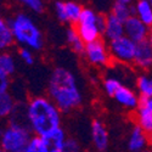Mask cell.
Listing matches in <instances>:
<instances>
[{"mask_svg":"<svg viewBox=\"0 0 152 152\" xmlns=\"http://www.w3.org/2000/svg\"><path fill=\"white\" fill-rule=\"evenodd\" d=\"M23 152H45L44 150V145L42 141V137L39 136H33L31 139L29 144L26 146Z\"/></svg>","mask_w":152,"mask_h":152,"instance_id":"4316f807","label":"cell"},{"mask_svg":"<svg viewBox=\"0 0 152 152\" xmlns=\"http://www.w3.org/2000/svg\"><path fill=\"white\" fill-rule=\"evenodd\" d=\"M136 91L141 99L152 97V71L142 72L135 79Z\"/></svg>","mask_w":152,"mask_h":152,"instance_id":"ac0fdd59","label":"cell"},{"mask_svg":"<svg viewBox=\"0 0 152 152\" xmlns=\"http://www.w3.org/2000/svg\"><path fill=\"white\" fill-rule=\"evenodd\" d=\"M0 71L5 73L7 77L16 72V60L9 51L0 53Z\"/></svg>","mask_w":152,"mask_h":152,"instance_id":"603a6c76","label":"cell"},{"mask_svg":"<svg viewBox=\"0 0 152 152\" xmlns=\"http://www.w3.org/2000/svg\"><path fill=\"white\" fill-rule=\"evenodd\" d=\"M83 55L86 61L95 67H106L112 61L108 44L104 39H99L96 42L86 44Z\"/></svg>","mask_w":152,"mask_h":152,"instance_id":"52a82bcc","label":"cell"},{"mask_svg":"<svg viewBox=\"0 0 152 152\" xmlns=\"http://www.w3.org/2000/svg\"><path fill=\"white\" fill-rule=\"evenodd\" d=\"M0 152H4V151H3V148H1V146H0Z\"/></svg>","mask_w":152,"mask_h":152,"instance_id":"d6a6232c","label":"cell"},{"mask_svg":"<svg viewBox=\"0 0 152 152\" xmlns=\"http://www.w3.org/2000/svg\"><path fill=\"white\" fill-rule=\"evenodd\" d=\"M133 65L142 72L152 71V46L148 40L136 44Z\"/></svg>","mask_w":152,"mask_h":152,"instance_id":"4fadbf2b","label":"cell"},{"mask_svg":"<svg viewBox=\"0 0 152 152\" xmlns=\"http://www.w3.org/2000/svg\"><path fill=\"white\" fill-rule=\"evenodd\" d=\"M63 152H83V148L78 140H75L73 137H67Z\"/></svg>","mask_w":152,"mask_h":152,"instance_id":"83f0119b","label":"cell"},{"mask_svg":"<svg viewBox=\"0 0 152 152\" xmlns=\"http://www.w3.org/2000/svg\"><path fill=\"white\" fill-rule=\"evenodd\" d=\"M144 152H152V148H147L146 151H144Z\"/></svg>","mask_w":152,"mask_h":152,"instance_id":"1f68e13d","label":"cell"},{"mask_svg":"<svg viewBox=\"0 0 152 152\" xmlns=\"http://www.w3.org/2000/svg\"><path fill=\"white\" fill-rule=\"evenodd\" d=\"M53 9L60 22L75 26L84 6L77 1H55L53 4Z\"/></svg>","mask_w":152,"mask_h":152,"instance_id":"ba28073f","label":"cell"},{"mask_svg":"<svg viewBox=\"0 0 152 152\" xmlns=\"http://www.w3.org/2000/svg\"><path fill=\"white\" fill-rule=\"evenodd\" d=\"M45 152H63L67 141V134L63 128H58L42 137Z\"/></svg>","mask_w":152,"mask_h":152,"instance_id":"5bb4252c","label":"cell"},{"mask_svg":"<svg viewBox=\"0 0 152 152\" xmlns=\"http://www.w3.org/2000/svg\"><path fill=\"white\" fill-rule=\"evenodd\" d=\"M106 15L97 12L94 7L84 6L82 15L74 26L79 37L85 44L102 39L104 28H105Z\"/></svg>","mask_w":152,"mask_h":152,"instance_id":"5b68a950","label":"cell"},{"mask_svg":"<svg viewBox=\"0 0 152 152\" xmlns=\"http://www.w3.org/2000/svg\"><path fill=\"white\" fill-rule=\"evenodd\" d=\"M148 42H150V44H151V46H152V35H150V38H148Z\"/></svg>","mask_w":152,"mask_h":152,"instance_id":"4dcf8cb0","label":"cell"},{"mask_svg":"<svg viewBox=\"0 0 152 152\" xmlns=\"http://www.w3.org/2000/svg\"><path fill=\"white\" fill-rule=\"evenodd\" d=\"M11 31L15 42L21 48L39 51L44 48V35L37 22L27 12H17L10 20Z\"/></svg>","mask_w":152,"mask_h":152,"instance_id":"277c9868","label":"cell"},{"mask_svg":"<svg viewBox=\"0 0 152 152\" xmlns=\"http://www.w3.org/2000/svg\"><path fill=\"white\" fill-rule=\"evenodd\" d=\"M140 106H144L146 110H148V111L152 113V97L141 99V100H140Z\"/></svg>","mask_w":152,"mask_h":152,"instance_id":"f546056e","label":"cell"},{"mask_svg":"<svg viewBox=\"0 0 152 152\" xmlns=\"http://www.w3.org/2000/svg\"><path fill=\"white\" fill-rule=\"evenodd\" d=\"M112 99H115L116 102L123 108L130 111H136L139 106H140V100H141L137 91H135L133 88H129L124 84L115 93Z\"/></svg>","mask_w":152,"mask_h":152,"instance_id":"8fae6325","label":"cell"},{"mask_svg":"<svg viewBox=\"0 0 152 152\" xmlns=\"http://www.w3.org/2000/svg\"><path fill=\"white\" fill-rule=\"evenodd\" d=\"M134 11H135V16L145 26L152 28V7L148 0H137V1H135Z\"/></svg>","mask_w":152,"mask_h":152,"instance_id":"ffe728a7","label":"cell"},{"mask_svg":"<svg viewBox=\"0 0 152 152\" xmlns=\"http://www.w3.org/2000/svg\"><path fill=\"white\" fill-rule=\"evenodd\" d=\"M150 135L146 134L141 128L134 125L130 129L126 139V150L128 152H144L148 148Z\"/></svg>","mask_w":152,"mask_h":152,"instance_id":"7c38bea8","label":"cell"},{"mask_svg":"<svg viewBox=\"0 0 152 152\" xmlns=\"http://www.w3.org/2000/svg\"><path fill=\"white\" fill-rule=\"evenodd\" d=\"M27 124L34 136L43 137L62 128V112L49 96H34L26 104Z\"/></svg>","mask_w":152,"mask_h":152,"instance_id":"7a4b0ae2","label":"cell"},{"mask_svg":"<svg viewBox=\"0 0 152 152\" xmlns=\"http://www.w3.org/2000/svg\"><path fill=\"white\" fill-rule=\"evenodd\" d=\"M33 136L27 124L26 107L17 105L9 124L0 132V146L5 152H23Z\"/></svg>","mask_w":152,"mask_h":152,"instance_id":"3957f363","label":"cell"},{"mask_svg":"<svg viewBox=\"0 0 152 152\" xmlns=\"http://www.w3.org/2000/svg\"><path fill=\"white\" fill-rule=\"evenodd\" d=\"M151 137H152V135H151Z\"/></svg>","mask_w":152,"mask_h":152,"instance_id":"e575fe53","label":"cell"},{"mask_svg":"<svg viewBox=\"0 0 152 152\" xmlns=\"http://www.w3.org/2000/svg\"><path fill=\"white\" fill-rule=\"evenodd\" d=\"M18 56L21 58V61L27 66H32L35 62V57H34V51L27 48H20L18 50Z\"/></svg>","mask_w":152,"mask_h":152,"instance_id":"484cf974","label":"cell"},{"mask_svg":"<svg viewBox=\"0 0 152 152\" xmlns=\"http://www.w3.org/2000/svg\"><path fill=\"white\" fill-rule=\"evenodd\" d=\"M21 5L24 6L28 11L38 15L43 14L45 10V3L42 0H23V1H21Z\"/></svg>","mask_w":152,"mask_h":152,"instance_id":"d4e9b609","label":"cell"},{"mask_svg":"<svg viewBox=\"0 0 152 152\" xmlns=\"http://www.w3.org/2000/svg\"><path fill=\"white\" fill-rule=\"evenodd\" d=\"M9 86H10V77L5 73L0 71V94L9 91Z\"/></svg>","mask_w":152,"mask_h":152,"instance_id":"f1b7e54d","label":"cell"},{"mask_svg":"<svg viewBox=\"0 0 152 152\" xmlns=\"http://www.w3.org/2000/svg\"><path fill=\"white\" fill-rule=\"evenodd\" d=\"M4 152H5V151H4Z\"/></svg>","mask_w":152,"mask_h":152,"instance_id":"d590c367","label":"cell"},{"mask_svg":"<svg viewBox=\"0 0 152 152\" xmlns=\"http://www.w3.org/2000/svg\"><path fill=\"white\" fill-rule=\"evenodd\" d=\"M135 3L130 0H116L111 6V14L115 15L121 21L125 22L128 18L135 16Z\"/></svg>","mask_w":152,"mask_h":152,"instance_id":"2e32d148","label":"cell"},{"mask_svg":"<svg viewBox=\"0 0 152 152\" xmlns=\"http://www.w3.org/2000/svg\"><path fill=\"white\" fill-rule=\"evenodd\" d=\"M17 102L10 91L0 94V119L10 118L14 113Z\"/></svg>","mask_w":152,"mask_h":152,"instance_id":"44dd1931","label":"cell"},{"mask_svg":"<svg viewBox=\"0 0 152 152\" xmlns=\"http://www.w3.org/2000/svg\"><path fill=\"white\" fill-rule=\"evenodd\" d=\"M66 42L68 44V46L72 49V51L78 54V55H83L84 50H85V43L82 40V38L79 37L78 32L75 31L74 27H68L66 29Z\"/></svg>","mask_w":152,"mask_h":152,"instance_id":"7402d4cb","label":"cell"},{"mask_svg":"<svg viewBox=\"0 0 152 152\" xmlns=\"http://www.w3.org/2000/svg\"><path fill=\"white\" fill-rule=\"evenodd\" d=\"M90 137L93 146L99 152H105L110 146V135L102 121L94 119L90 124Z\"/></svg>","mask_w":152,"mask_h":152,"instance_id":"30bf717a","label":"cell"},{"mask_svg":"<svg viewBox=\"0 0 152 152\" xmlns=\"http://www.w3.org/2000/svg\"><path fill=\"white\" fill-rule=\"evenodd\" d=\"M123 85V82L117 78V77H106L102 82V89L106 93L107 96L110 97H113V95H115V93L119 89V88Z\"/></svg>","mask_w":152,"mask_h":152,"instance_id":"cb8c5ba5","label":"cell"},{"mask_svg":"<svg viewBox=\"0 0 152 152\" xmlns=\"http://www.w3.org/2000/svg\"><path fill=\"white\" fill-rule=\"evenodd\" d=\"M134 119L135 125L141 128L150 136L152 135V113L148 110H146L144 106H139V108L135 111Z\"/></svg>","mask_w":152,"mask_h":152,"instance_id":"d6986e66","label":"cell"},{"mask_svg":"<svg viewBox=\"0 0 152 152\" xmlns=\"http://www.w3.org/2000/svg\"><path fill=\"white\" fill-rule=\"evenodd\" d=\"M124 35L128 37L135 44L148 40L150 28L139 20L136 16H133L124 22Z\"/></svg>","mask_w":152,"mask_h":152,"instance_id":"9c48e42d","label":"cell"},{"mask_svg":"<svg viewBox=\"0 0 152 152\" xmlns=\"http://www.w3.org/2000/svg\"><path fill=\"white\" fill-rule=\"evenodd\" d=\"M107 44L112 61L121 63V65H130L134 62L136 44L130 40L128 37L123 35Z\"/></svg>","mask_w":152,"mask_h":152,"instance_id":"8992f818","label":"cell"},{"mask_svg":"<svg viewBox=\"0 0 152 152\" xmlns=\"http://www.w3.org/2000/svg\"><path fill=\"white\" fill-rule=\"evenodd\" d=\"M48 96L62 113L71 112L82 106L84 95L77 75L67 67L57 66L50 73Z\"/></svg>","mask_w":152,"mask_h":152,"instance_id":"6da1fadb","label":"cell"},{"mask_svg":"<svg viewBox=\"0 0 152 152\" xmlns=\"http://www.w3.org/2000/svg\"><path fill=\"white\" fill-rule=\"evenodd\" d=\"M150 4H151V7H152V0H150Z\"/></svg>","mask_w":152,"mask_h":152,"instance_id":"836d02e7","label":"cell"},{"mask_svg":"<svg viewBox=\"0 0 152 152\" xmlns=\"http://www.w3.org/2000/svg\"><path fill=\"white\" fill-rule=\"evenodd\" d=\"M123 35H124V22L117 18L115 15H112L111 12H108L106 15L105 28H104V34H102L104 40L110 43Z\"/></svg>","mask_w":152,"mask_h":152,"instance_id":"9a60e30c","label":"cell"},{"mask_svg":"<svg viewBox=\"0 0 152 152\" xmlns=\"http://www.w3.org/2000/svg\"><path fill=\"white\" fill-rule=\"evenodd\" d=\"M15 43L9 20L0 16V53H7Z\"/></svg>","mask_w":152,"mask_h":152,"instance_id":"e0dca14e","label":"cell"}]
</instances>
